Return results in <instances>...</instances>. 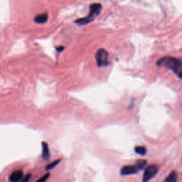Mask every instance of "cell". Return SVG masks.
Segmentation results:
<instances>
[{
    "label": "cell",
    "mask_w": 182,
    "mask_h": 182,
    "mask_svg": "<svg viewBox=\"0 0 182 182\" xmlns=\"http://www.w3.org/2000/svg\"><path fill=\"white\" fill-rule=\"evenodd\" d=\"M139 171V168L137 167V165L135 164L134 166H124L123 168L121 169L120 173L123 176H127V175H131V174H134L138 172Z\"/></svg>",
    "instance_id": "obj_5"
},
{
    "label": "cell",
    "mask_w": 182,
    "mask_h": 182,
    "mask_svg": "<svg viewBox=\"0 0 182 182\" xmlns=\"http://www.w3.org/2000/svg\"><path fill=\"white\" fill-rule=\"evenodd\" d=\"M48 16L47 13H43V14H38L34 18V22L37 24H44L47 22Z\"/></svg>",
    "instance_id": "obj_8"
},
{
    "label": "cell",
    "mask_w": 182,
    "mask_h": 182,
    "mask_svg": "<svg viewBox=\"0 0 182 182\" xmlns=\"http://www.w3.org/2000/svg\"><path fill=\"white\" fill-rule=\"evenodd\" d=\"M135 152L137 153V154L139 155H145V154L147 153V149L144 147L142 146H137L135 147Z\"/></svg>",
    "instance_id": "obj_10"
},
{
    "label": "cell",
    "mask_w": 182,
    "mask_h": 182,
    "mask_svg": "<svg viewBox=\"0 0 182 182\" xmlns=\"http://www.w3.org/2000/svg\"><path fill=\"white\" fill-rule=\"evenodd\" d=\"M159 171V168L156 165H150L145 169L142 177V182L149 181L154 176H156Z\"/></svg>",
    "instance_id": "obj_4"
},
{
    "label": "cell",
    "mask_w": 182,
    "mask_h": 182,
    "mask_svg": "<svg viewBox=\"0 0 182 182\" xmlns=\"http://www.w3.org/2000/svg\"><path fill=\"white\" fill-rule=\"evenodd\" d=\"M101 10H102V5L99 3H94L90 4V13L89 14L85 17L80 18V19L75 21V22L77 24L83 26L89 24L91 22H93L98 15L100 14Z\"/></svg>",
    "instance_id": "obj_2"
},
{
    "label": "cell",
    "mask_w": 182,
    "mask_h": 182,
    "mask_svg": "<svg viewBox=\"0 0 182 182\" xmlns=\"http://www.w3.org/2000/svg\"><path fill=\"white\" fill-rule=\"evenodd\" d=\"M157 65L165 66L175 73L178 75L182 71V61L173 57H164L157 61Z\"/></svg>",
    "instance_id": "obj_1"
},
{
    "label": "cell",
    "mask_w": 182,
    "mask_h": 182,
    "mask_svg": "<svg viewBox=\"0 0 182 182\" xmlns=\"http://www.w3.org/2000/svg\"><path fill=\"white\" fill-rule=\"evenodd\" d=\"M63 49H64L63 46H60V47H57L56 48V50L58 52H61L62 50H63Z\"/></svg>",
    "instance_id": "obj_15"
},
{
    "label": "cell",
    "mask_w": 182,
    "mask_h": 182,
    "mask_svg": "<svg viewBox=\"0 0 182 182\" xmlns=\"http://www.w3.org/2000/svg\"><path fill=\"white\" fill-rule=\"evenodd\" d=\"M49 176H50V174H49V173L46 174L45 175H43L42 177H41L36 182H46V181H47V179H48Z\"/></svg>",
    "instance_id": "obj_13"
},
{
    "label": "cell",
    "mask_w": 182,
    "mask_h": 182,
    "mask_svg": "<svg viewBox=\"0 0 182 182\" xmlns=\"http://www.w3.org/2000/svg\"><path fill=\"white\" fill-rule=\"evenodd\" d=\"M179 77H180V78H182V71L181 72V73L179 75Z\"/></svg>",
    "instance_id": "obj_16"
},
{
    "label": "cell",
    "mask_w": 182,
    "mask_h": 182,
    "mask_svg": "<svg viewBox=\"0 0 182 182\" xmlns=\"http://www.w3.org/2000/svg\"><path fill=\"white\" fill-rule=\"evenodd\" d=\"M23 176V172L22 171L18 170L16 171H14L9 176V179L12 182H18L22 179Z\"/></svg>",
    "instance_id": "obj_7"
},
{
    "label": "cell",
    "mask_w": 182,
    "mask_h": 182,
    "mask_svg": "<svg viewBox=\"0 0 182 182\" xmlns=\"http://www.w3.org/2000/svg\"><path fill=\"white\" fill-rule=\"evenodd\" d=\"M95 59L97 65L99 67L106 66L110 64L109 62V53L105 49H98L95 53Z\"/></svg>",
    "instance_id": "obj_3"
},
{
    "label": "cell",
    "mask_w": 182,
    "mask_h": 182,
    "mask_svg": "<svg viewBox=\"0 0 182 182\" xmlns=\"http://www.w3.org/2000/svg\"><path fill=\"white\" fill-rule=\"evenodd\" d=\"M178 179V174L176 171H172L169 174L164 182H176Z\"/></svg>",
    "instance_id": "obj_9"
},
{
    "label": "cell",
    "mask_w": 182,
    "mask_h": 182,
    "mask_svg": "<svg viewBox=\"0 0 182 182\" xmlns=\"http://www.w3.org/2000/svg\"><path fill=\"white\" fill-rule=\"evenodd\" d=\"M61 162V159H58V160H56L55 161V162H52L51 164H49L46 166V169L47 170H50V169H52L55 167V166Z\"/></svg>",
    "instance_id": "obj_12"
},
{
    "label": "cell",
    "mask_w": 182,
    "mask_h": 182,
    "mask_svg": "<svg viewBox=\"0 0 182 182\" xmlns=\"http://www.w3.org/2000/svg\"><path fill=\"white\" fill-rule=\"evenodd\" d=\"M146 164H147V162L144 160H139V161H137L136 163V165L137 167L139 168V170H142Z\"/></svg>",
    "instance_id": "obj_11"
},
{
    "label": "cell",
    "mask_w": 182,
    "mask_h": 182,
    "mask_svg": "<svg viewBox=\"0 0 182 182\" xmlns=\"http://www.w3.org/2000/svg\"><path fill=\"white\" fill-rule=\"evenodd\" d=\"M31 176H32V175H31L30 174H28L27 175L25 176L24 179H23L22 182H28V181H29V179H30V178H31Z\"/></svg>",
    "instance_id": "obj_14"
},
{
    "label": "cell",
    "mask_w": 182,
    "mask_h": 182,
    "mask_svg": "<svg viewBox=\"0 0 182 182\" xmlns=\"http://www.w3.org/2000/svg\"><path fill=\"white\" fill-rule=\"evenodd\" d=\"M41 144H42V158L44 160L47 161L50 159V150L46 142H42Z\"/></svg>",
    "instance_id": "obj_6"
}]
</instances>
